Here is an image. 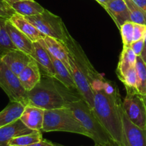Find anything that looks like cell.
Here are the masks:
<instances>
[{
  "label": "cell",
  "instance_id": "cell-1",
  "mask_svg": "<svg viewBox=\"0 0 146 146\" xmlns=\"http://www.w3.org/2000/svg\"><path fill=\"white\" fill-rule=\"evenodd\" d=\"M93 95V111L113 141L125 146L120 91L115 83L102 76L90 83Z\"/></svg>",
  "mask_w": 146,
  "mask_h": 146
},
{
  "label": "cell",
  "instance_id": "cell-2",
  "mask_svg": "<svg viewBox=\"0 0 146 146\" xmlns=\"http://www.w3.org/2000/svg\"><path fill=\"white\" fill-rule=\"evenodd\" d=\"M66 106L71 109L73 115L82 126L90 135L94 143L102 145L110 144L111 138L96 117L93 110L89 106L77 90L65 88L64 91Z\"/></svg>",
  "mask_w": 146,
  "mask_h": 146
},
{
  "label": "cell",
  "instance_id": "cell-3",
  "mask_svg": "<svg viewBox=\"0 0 146 146\" xmlns=\"http://www.w3.org/2000/svg\"><path fill=\"white\" fill-rule=\"evenodd\" d=\"M64 86L56 78L43 74L40 82L27 92L26 106H33L44 110L66 107Z\"/></svg>",
  "mask_w": 146,
  "mask_h": 146
},
{
  "label": "cell",
  "instance_id": "cell-4",
  "mask_svg": "<svg viewBox=\"0 0 146 146\" xmlns=\"http://www.w3.org/2000/svg\"><path fill=\"white\" fill-rule=\"evenodd\" d=\"M43 132L72 133L90 138V135L77 121L69 107L45 110L42 126Z\"/></svg>",
  "mask_w": 146,
  "mask_h": 146
},
{
  "label": "cell",
  "instance_id": "cell-5",
  "mask_svg": "<svg viewBox=\"0 0 146 146\" xmlns=\"http://www.w3.org/2000/svg\"><path fill=\"white\" fill-rule=\"evenodd\" d=\"M44 36L52 37L62 42L65 40L67 29L58 16L44 9L42 14L24 17Z\"/></svg>",
  "mask_w": 146,
  "mask_h": 146
},
{
  "label": "cell",
  "instance_id": "cell-6",
  "mask_svg": "<svg viewBox=\"0 0 146 146\" xmlns=\"http://www.w3.org/2000/svg\"><path fill=\"white\" fill-rule=\"evenodd\" d=\"M123 108L130 121L141 129H146V103L137 90L126 88Z\"/></svg>",
  "mask_w": 146,
  "mask_h": 146
},
{
  "label": "cell",
  "instance_id": "cell-7",
  "mask_svg": "<svg viewBox=\"0 0 146 146\" xmlns=\"http://www.w3.org/2000/svg\"><path fill=\"white\" fill-rule=\"evenodd\" d=\"M0 87L10 101H18L26 106L27 91L21 85L18 76L12 72L0 60Z\"/></svg>",
  "mask_w": 146,
  "mask_h": 146
},
{
  "label": "cell",
  "instance_id": "cell-8",
  "mask_svg": "<svg viewBox=\"0 0 146 146\" xmlns=\"http://www.w3.org/2000/svg\"><path fill=\"white\" fill-rule=\"evenodd\" d=\"M68 56L70 73L74 80L77 91L82 97L83 99L87 102L89 106L92 109L94 106V95L90 82L77 65L75 60L69 53Z\"/></svg>",
  "mask_w": 146,
  "mask_h": 146
},
{
  "label": "cell",
  "instance_id": "cell-9",
  "mask_svg": "<svg viewBox=\"0 0 146 146\" xmlns=\"http://www.w3.org/2000/svg\"><path fill=\"white\" fill-rule=\"evenodd\" d=\"M125 146H146V129H141L133 124L121 108Z\"/></svg>",
  "mask_w": 146,
  "mask_h": 146
},
{
  "label": "cell",
  "instance_id": "cell-10",
  "mask_svg": "<svg viewBox=\"0 0 146 146\" xmlns=\"http://www.w3.org/2000/svg\"><path fill=\"white\" fill-rule=\"evenodd\" d=\"M31 57L37 62L41 74L54 78L55 72L50 54L40 41L33 42L32 54Z\"/></svg>",
  "mask_w": 146,
  "mask_h": 146
},
{
  "label": "cell",
  "instance_id": "cell-11",
  "mask_svg": "<svg viewBox=\"0 0 146 146\" xmlns=\"http://www.w3.org/2000/svg\"><path fill=\"white\" fill-rule=\"evenodd\" d=\"M32 59L29 55L18 49H12L7 51L1 58V61L18 76Z\"/></svg>",
  "mask_w": 146,
  "mask_h": 146
},
{
  "label": "cell",
  "instance_id": "cell-12",
  "mask_svg": "<svg viewBox=\"0 0 146 146\" xmlns=\"http://www.w3.org/2000/svg\"><path fill=\"white\" fill-rule=\"evenodd\" d=\"M5 28L11 42L13 43L16 48L24 51V53L31 56L33 48L32 41L17 27H14L9 20L6 21Z\"/></svg>",
  "mask_w": 146,
  "mask_h": 146
},
{
  "label": "cell",
  "instance_id": "cell-13",
  "mask_svg": "<svg viewBox=\"0 0 146 146\" xmlns=\"http://www.w3.org/2000/svg\"><path fill=\"white\" fill-rule=\"evenodd\" d=\"M34 131L26 126L19 118L11 123L0 127V146H8L12 138Z\"/></svg>",
  "mask_w": 146,
  "mask_h": 146
},
{
  "label": "cell",
  "instance_id": "cell-14",
  "mask_svg": "<svg viewBox=\"0 0 146 146\" xmlns=\"http://www.w3.org/2000/svg\"><path fill=\"white\" fill-rule=\"evenodd\" d=\"M45 110L33 106L27 105L20 117L23 123L33 131H42Z\"/></svg>",
  "mask_w": 146,
  "mask_h": 146
},
{
  "label": "cell",
  "instance_id": "cell-15",
  "mask_svg": "<svg viewBox=\"0 0 146 146\" xmlns=\"http://www.w3.org/2000/svg\"><path fill=\"white\" fill-rule=\"evenodd\" d=\"M104 9L112 17L119 29L124 23L131 21L125 0H110Z\"/></svg>",
  "mask_w": 146,
  "mask_h": 146
},
{
  "label": "cell",
  "instance_id": "cell-16",
  "mask_svg": "<svg viewBox=\"0 0 146 146\" xmlns=\"http://www.w3.org/2000/svg\"><path fill=\"white\" fill-rule=\"evenodd\" d=\"M39 41L45 47L52 56L61 61L70 69L68 51L64 43L48 36H44Z\"/></svg>",
  "mask_w": 146,
  "mask_h": 146
},
{
  "label": "cell",
  "instance_id": "cell-17",
  "mask_svg": "<svg viewBox=\"0 0 146 146\" xmlns=\"http://www.w3.org/2000/svg\"><path fill=\"white\" fill-rule=\"evenodd\" d=\"M18 77L25 91H31L41 80L42 74L37 62L32 58Z\"/></svg>",
  "mask_w": 146,
  "mask_h": 146
},
{
  "label": "cell",
  "instance_id": "cell-18",
  "mask_svg": "<svg viewBox=\"0 0 146 146\" xmlns=\"http://www.w3.org/2000/svg\"><path fill=\"white\" fill-rule=\"evenodd\" d=\"M9 21L23 34H25L32 42L39 41L44 36V34H42L24 16L15 13L11 16Z\"/></svg>",
  "mask_w": 146,
  "mask_h": 146
},
{
  "label": "cell",
  "instance_id": "cell-19",
  "mask_svg": "<svg viewBox=\"0 0 146 146\" xmlns=\"http://www.w3.org/2000/svg\"><path fill=\"white\" fill-rule=\"evenodd\" d=\"M50 56L52 62L53 66H54V72H55L54 78L60 81L66 88L70 90H77L70 69L61 61L56 58L50 54Z\"/></svg>",
  "mask_w": 146,
  "mask_h": 146
},
{
  "label": "cell",
  "instance_id": "cell-20",
  "mask_svg": "<svg viewBox=\"0 0 146 146\" xmlns=\"http://www.w3.org/2000/svg\"><path fill=\"white\" fill-rule=\"evenodd\" d=\"M25 106L18 101H10L0 112V127L11 123L19 119Z\"/></svg>",
  "mask_w": 146,
  "mask_h": 146
},
{
  "label": "cell",
  "instance_id": "cell-21",
  "mask_svg": "<svg viewBox=\"0 0 146 146\" xmlns=\"http://www.w3.org/2000/svg\"><path fill=\"white\" fill-rule=\"evenodd\" d=\"M137 56L135 54L130 46H123V50L120 54L119 62L117 64L116 74L119 79L121 81L125 73L130 68L135 66Z\"/></svg>",
  "mask_w": 146,
  "mask_h": 146
},
{
  "label": "cell",
  "instance_id": "cell-22",
  "mask_svg": "<svg viewBox=\"0 0 146 146\" xmlns=\"http://www.w3.org/2000/svg\"><path fill=\"white\" fill-rule=\"evenodd\" d=\"M10 6L16 13L24 17L40 14L45 9L34 0H22L13 3Z\"/></svg>",
  "mask_w": 146,
  "mask_h": 146
},
{
  "label": "cell",
  "instance_id": "cell-23",
  "mask_svg": "<svg viewBox=\"0 0 146 146\" xmlns=\"http://www.w3.org/2000/svg\"><path fill=\"white\" fill-rule=\"evenodd\" d=\"M41 131H34L31 133L25 134L12 138L9 142V145L12 146H29L42 140Z\"/></svg>",
  "mask_w": 146,
  "mask_h": 146
},
{
  "label": "cell",
  "instance_id": "cell-24",
  "mask_svg": "<svg viewBox=\"0 0 146 146\" xmlns=\"http://www.w3.org/2000/svg\"><path fill=\"white\" fill-rule=\"evenodd\" d=\"M137 75V92L142 96H146V64L140 56H137L135 64Z\"/></svg>",
  "mask_w": 146,
  "mask_h": 146
},
{
  "label": "cell",
  "instance_id": "cell-25",
  "mask_svg": "<svg viewBox=\"0 0 146 146\" xmlns=\"http://www.w3.org/2000/svg\"><path fill=\"white\" fill-rule=\"evenodd\" d=\"M7 19L0 18V58L7 52L12 49H17L5 28V22Z\"/></svg>",
  "mask_w": 146,
  "mask_h": 146
},
{
  "label": "cell",
  "instance_id": "cell-26",
  "mask_svg": "<svg viewBox=\"0 0 146 146\" xmlns=\"http://www.w3.org/2000/svg\"><path fill=\"white\" fill-rule=\"evenodd\" d=\"M130 13V21L134 24L146 25V15L143 10L133 1L125 0Z\"/></svg>",
  "mask_w": 146,
  "mask_h": 146
},
{
  "label": "cell",
  "instance_id": "cell-27",
  "mask_svg": "<svg viewBox=\"0 0 146 146\" xmlns=\"http://www.w3.org/2000/svg\"><path fill=\"white\" fill-rule=\"evenodd\" d=\"M133 29L134 23L132 21H127L120 27V31L121 33L123 46H130L133 41Z\"/></svg>",
  "mask_w": 146,
  "mask_h": 146
},
{
  "label": "cell",
  "instance_id": "cell-28",
  "mask_svg": "<svg viewBox=\"0 0 146 146\" xmlns=\"http://www.w3.org/2000/svg\"><path fill=\"white\" fill-rule=\"evenodd\" d=\"M121 81L124 84L125 88L137 90V75L135 66L130 68L125 73Z\"/></svg>",
  "mask_w": 146,
  "mask_h": 146
},
{
  "label": "cell",
  "instance_id": "cell-29",
  "mask_svg": "<svg viewBox=\"0 0 146 146\" xmlns=\"http://www.w3.org/2000/svg\"><path fill=\"white\" fill-rule=\"evenodd\" d=\"M15 13L12 7L5 0H0V18L9 20Z\"/></svg>",
  "mask_w": 146,
  "mask_h": 146
},
{
  "label": "cell",
  "instance_id": "cell-30",
  "mask_svg": "<svg viewBox=\"0 0 146 146\" xmlns=\"http://www.w3.org/2000/svg\"><path fill=\"white\" fill-rule=\"evenodd\" d=\"M146 36V25L134 24L133 29V41L145 38Z\"/></svg>",
  "mask_w": 146,
  "mask_h": 146
},
{
  "label": "cell",
  "instance_id": "cell-31",
  "mask_svg": "<svg viewBox=\"0 0 146 146\" xmlns=\"http://www.w3.org/2000/svg\"><path fill=\"white\" fill-rule=\"evenodd\" d=\"M144 39L145 38H143V39L133 41L130 45V48L133 50V51L137 56H140V54H141L143 48V44H144Z\"/></svg>",
  "mask_w": 146,
  "mask_h": 146
},
{
  "label": "cell",
  "instance_id": "cell-32",
  "mask_svg": "<svg viewBox=\"0 0 146 146\" xmlns=\"http://www.w3.org/2000/svg\"><path fill=\"white\" fill-rule=\"evenodd\" d=\"M29 146H56L55 144L54 143L51 142V141H48V140L46 139H42L39 142L36 143L32 144V145H30Z\"/></svg>",
  "mask_w": 146,
  "mask_h": 146
},
{
  "label": "cell",
  "instance_id": "cell-33",
  "mask_svg": "<svg viewBox=\"0 0 146 146\" xmlns=\"http://www.w3.org/2000/svg\"><path fill=\"white\" fill-rule=\"evenodd\" d=\"M146 15V0H133Z\"/></svg>",
  "mask_w": 146,
  "mask_h": 146
},
{
  "label": "cell",
  "instance_id": "cell-34",
  "mask_svg": "<svg viewBox=\"0 0 146 146\" xmlns=\"http://www.w3.org/2000/svg\"><path fill=\"white\" fill-rule=\"evenodd\" d=\"M140 58H142L143 61L146 64V36L144 39V44H143V48L142 50V52L140 54Z\"/></svg>",
  "mask_w": 146,
  "mask_h": 146
},
{
  "label": "cell",
  "instance_id": "cell-35",
  "mask_svg": "<svg viewBox=\"0 0 146 146\" xmlns=\"http://www.w3.org/2000/svg\"><path fill=\"white\" fill-rule=\"evenodd\" d=\"M95 1H97V2H98L99 4H100V5L103 7V8H104V7L106 6V4H107V2H108L110 0H95Z\"/></svg>",
  "mask_w": 146,
  "mask_h": 146
},
{
  "label": "cell",
  "instance_id": "cell-36",
  "mask_svg": "<svg viewBox=\"0 0 146 146\" xmlns=\"http://www.w3.org/2000/svg\"><path fill=\"white\" fill-rule=\"evenodd\" d=\"M5 1H7V2L8 3L9 5H11V4H12L13 3H15V2H17V1H22V0H5Z\"/></svg>",
  "mask_w": 146,
  "mask_h": 146
},
{
  "label": "cell",
  "instance_id": "cell-37",
  "mask_svg": "<svg viewBox=\"0 0 146 146\" xmlns=\"http://www.w3.org/2000/svg\"><path fill=\"white\" fill-rule=\"evenodd\" d=\"M110 146H120L118 143H116L115 141H113V140H111V141H110Z\"/></svg>",
  "mask_w": 146,
  "mask_h": 146
},
{
  "label": "cell",
  "instance_id": "cell-38",
  "mask_svg": "<svg viewBox=\"0 0 146 146\" xmlns=\"http://www.w3.org/2000/svg\"><path fill=\"white\" fill-rule=\"evenodd\" d=\"M54 144H55L56 146H66V145H62V144H59V143H54ZM93 146H110V144L107 145H100V144L95 143Z\"/></svg>",
  "mask_w": 146,
  "mask_h": 146
},
{
  "label": "cell",
  "instance_id": "cell-39",
  "mask_svg": "<svg viewBox=\"0 0 146 146\" xmlns=\"http://www.w3.org/2000/svg\"><path fill=\"white\" fill-rule=\"evenodd\" d=\"M144 98H145V103H146V96H144Z\"/></svg>",
  "mask_w": 146,
  "mask_h": 146
},
{
  "label": "cell",
  "instance_id": "cell-40",
  "mask_svg": "<svg viewBox=\"0 0 146 146\" xmlns=\"http://www.w3.org/2000/svg\"><path fill=\"white\" fill-rule=\"evenodd\" d=\"M8 146H12V145H8Z\"/></svg>",
  "mask_w": 146,
  "mask_h": 146
}]
</instances>
